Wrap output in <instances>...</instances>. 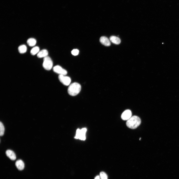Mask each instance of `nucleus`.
<instances>
[{"label": "nucleus", "instance_id": "6e6552de", "mask_svg": "<svg viewBox=\"0 0 179 179\" xmlns=\"http://www.w3.org/2000/svg\"><path fill=\"white\" fill-rule=\"evenodd\" d=\"M7 156L12 161H14L16 157L15 154L13 151L10 150H8L6 152Z\"/></svg>", "mask_w": 179, "mask_h": 179}, {"label": "nucleus", "instance_id": "7ed1b4c3", "mask_svg": "<svg viewBox=\"0 0 179 179\" xmlns=\"http://www.w3.org/2000/svg\"><path fill=\"white\" fill-rule=\"evenodd\" d=\"M53 64V61L49 56H47L44 58L43 66L45 70H51L52 68Z\"/></svg>", "mask_w": 179, "mask_h": 179}, {"label": "nucleus", "instance_id": "9d476101", "mask_svg": "<svg viewBox=\"0 0 179 179\" xmlns=\"http://www.w3.org/2000/svg\"><path fill=\"white\" fill-rule=\"evenodd\" d=\"M48 52L46 49H43L39 51L37 54L38 57L39 58H44L47 56Z\"/></svg>", "mask_w": 179, "mask_h": 179}, {"label": "nucleus", "instance_id": "4468645a", "mask_svg": "<svg viewBox=\"0 0 179 179\" xmlns=\"http://www.w3.org/2000/svg\"><path fill=\"white\" fill-rule=\"evenodd\" d=\"M39 48L38 46H36L32 49L31 51V54L33 55H34L38 54L39 52Z\"/></svg>", "mask_w": 179, "mask_h": 179}, {"label": "nucleus", "instance_id": "1a4fd4ad", "mask_svg": "<svg viewBox=\"0 0 179 179\" xmlns=\"http://www.w3.org/2000/svg\"><path fill=\"white\" fill-rule=\"evenodd\" d=\"M16 165L17 169L20 171H22L24 168V164L21 160H18L16 163Z\"/></svg>", "mask_w": 179, "mask_h": 179}, {"label": "nucleus", "instance_id": "423d86ee", "mask_svg": "<svg viewBox=\"0 0 179 179\" xmlns=\"http://www.w3.org/2000/svg\"><path fill=\"white\" fill-rule=\"evenodd\" d=\"M132 115L131 111L130 110H126L122 113L121 118L124 120H127L131 117Z\"/></svg>", "mask_w": 179, "mask_h": 179}, {"label": "nucleus", "instance_id": "2eb2a0df", "mask_svg": "<svg viewBox=\"0 0 179 179\" xmlns=\"http://www.w3.org/2000/svg\"><path fill=\"white\" fill-rule=\"evenodd\" d=\"M4 127L1 122H0V135L2 136L3 135L5 131Z\"/></svg>", "mask_w": 179, "mask_h": 179}, {"label": "nucleus", "instance_id": "f03ea898", "mask_svg": "<svg viewBox=\"0 0 179 179\" xmlns=\"http://www.w3.org/2000/svg\"><path fill=\"white\" fill-rule=\"evenodd\" d=\"M81 89L80 84L74 82L70 85L68 89V92L70 95L75 96L78 94Z\"/></svg>", "mask_w": 179, "mask_h": 179}, {"label": "nucleus", "instance_id": "ddd939ff", "mask_svg": "<svg viewBox=\"0 0 179 179\" xmlns=\"http://www.w3.org/2000/svg\"><path fill=\"white\" fill-rule=\"evenodd\" d=\"M18 50L19 53L21 54L24 53L27 51V47L25 45H20L18 47Z\"/></svg>", "mask_w": 179, "mask_h": 179}, {"label": "nucleus", "instance_id": "6ab92c4d", "mask_svg": "<svg viewBox=\"0 0 179 179\" xmlns=\"http://www.w3.org/2000/svg\"><path fill=\"white\" fill-rule=\"evenodd\" d=\"M94 179H100V176H97Z\"/></svg>", "mask_w": 179, "mask_h": 179}, {"label": "nucleus", "instance_id": "f257e3e1", "mask_svg": "<svg viewBox=\"0 0 179 179\" xmlns=\"http://www.w3.org/2000/svg\"><path fill=\"white\" fill-rule=\"evenodd\" d=\"M141 120L140 118L136 116L131 117L126 122V125L129 128L134 129L137 128L140 125Z\"/></svg>", "mask_w": 179, "mask_h": 179}, {"label": "nucleus", "instance_id": "f3484780", "mask_svg": "<svg viewBox=\"0 0 179 179\" xmlns=\"http://www.w3.org/2000/svg\"><path fill=\"white\" fill-rule=\"evenodd\" d=\"M79 51L77 49H74L71 51L72 54L74 56L78 55L79 53Z\"/></svg>", "mask_w": 179, "mask_h": 179}, {"label": "nucleus", "instance_id": "39448f33", "mask_svg": "<svg viewBox=\"0 0 179 179\" xmlns=\"http://www.w3.org/2000/svg\"><path fill=\"white\" fill-rule=\"evenodd\" d=\"M53 70L54 72L60 75H66L68 73L66 70L63 69L59 65L55 66L53 68Z\"/></svg>", "mask_w": 179, "mask_h": 179}, {"label": "nucleus", "instance_id": "f8f14e48", "mask_svg": "<svg viewBox=\"0 0 179 179\" xmlns=\"http://www.w3.org/2000/svg\"><path fill=\"white\" fill-rule=\"evenodd\" d=\"M36 40L32 38H31L28 39L27 41V43L28 45L31 47H33L35 46L36 43Z\"/></svg>", "mask_w": 179, "mask_h": 179}, {"label": "nucleus", "instance_id": "0eeeda50", "mask_svg": "<svg viewBox=\"0 0 179 179\" xmlns=\"http://www.w3.org/2000/svg\"><path fill=\"white\" fill-rule=\"evenodd\" d=\"M100 42L105 46H109L111 45L109 40L106 37H101L100 38Z\"/></svg>", "mask_w": 179, "mask_h": 179}, {"label": "nucleus", "instance_id": "a211bd4d", "mask_svg": "<svg viewBox=\"0 0 179 179\" xmlns=\"http://www.w3.org/2000/svg\"><path fill=\"white\" fill-rule=\"evenodd\" d=\"M81 130V133L84 134H86L87 131L86 129L85 128H83Z\"/></svg>", "mask_w": 179, "mask_h": 179}, {"label": "nucleus", "instance_id": "9b49d317", "mask_svg": "<svg viewBox=\"0 0 179 179\" xmlns=\"http://www.w3.org/2000/svg\"><path fill=\"white\" fill-rule=\"evenodd\" d=\"M110 40L113 43L117 45L121 43L120 39L117 37L115 36H111L109 38Z\"/></svg>", "mask_w": 179, "mask_h": 179}, {"label": "nucleus", "instance_id": "20e7f679", "mask_svg": "<svg viewBox=\"0 0 179 179\" xmlns=\"http://www.w3.org/2000/svg\"><path fill=\"white\" fill-rule=\"evenodd\" d=\"M58 78L60 81L65 86H69L71 82L70 78L65 75H60Z\"/></svg>", "mask_w": 179, "mask_h": 179}, {"label": "nucleus", "instance_id": "dca6fc26", "mask_svg": "<svg viewBox=\"0 0 179 179\" xmlns=\"http://www.w3.org/2000/svg\"><path fill=\"white\" fill-rule=\"evenodd\" d=\"M99 176L100 179H108V177L107 175L104 172H101Z\"/></svg>", "mask_w": 179, "mask_h": 179}]
</instances>
